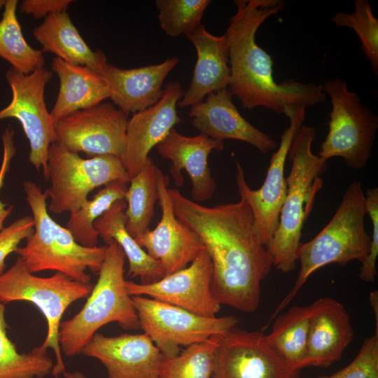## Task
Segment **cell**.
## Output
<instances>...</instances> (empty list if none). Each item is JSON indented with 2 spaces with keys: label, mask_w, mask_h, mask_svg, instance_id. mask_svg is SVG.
I'll return each mask as SVG.
<instances>
[{
  "label": "cell",
  "mask_w": 378,
  "mask_h": 378,
  "mask_svg": "<svg viewBox=\"0 0 378 378\" xmlns=\"http://www.w3.org/2000/svg\"><path fill=\"white\" fill-rule=\"evenodd\" d=\"M176 217L195 232L212 265L211 290L220 304L251 313L259 307L260 286L273 266L248 203L205 206L169 188Z\"/></svg>",
  "instance_id": "6da1fadb"
},
{
  "label": "cell",
  "mask_w": 378,
  "mask_h": 378,
  "mask_svg": "<svg viewBox=\"0 0 378 378\" xmlns=\"http://www.w3.org/2000/svg\"><path fill=\"white\" fill-rule=\"evenodd\" d=\"M235 13L225 34L228 45L230 77L228 90L248 110L265 107L276 114L290 108L313 106L326 94L323 84L293 79L277 83L271 56L255 41L262 24L285 6L282 0H235Z\"/></svg>",
  "instance_id": "7a4b0ae2"
},
{
  "label": "cell",
  "mask_w": 378,
  "mask_h": 378,
  "mask_svg": "<svg viewBox=\"0 0 378 378\" xmlns=\"http://www.w3.org/2000/svg\"><path fill=\"white\" fill-rule=\"evenodd\" d=\"M315 138V128L304 125H302L293 138L288 155L292 164L286 178L287 193L279 226L265 246L272 256L273 266L284 273L290 272L296 267L304 223L323 184L320 176L327 168V161L312 152Z\"/></svg>",
  "instance_id": "3957f363"
},
{
  "label": "cell",
  "mask_w": 378,
  "mask_h": 378,
  "mask_svg": "<svg viewBox=\"0 0 378 378\" xmlns=\"http://www.w3.org/2000/svg\"><path fill=\"white\" fill-rule=\"evenodd\" d=\"M366 214L365 195L361 183L354 181L328 223L311 240L300 244L299 274L293 288L272 313L267 326L317 270L329 264L346 265L352 260L363 262L371 243L370 235L365 227Z\"/></svg>",
  "instance_id": "277c9868"
},
{
  "label": "cell",
  "mask_w": 378,
  "mask_h": 378,
  "mask_svg": "<svg viewBox=\"0 0 378 378\" xmlns=\"http://www.w3.org/2000/svg\"><path fill=\"white\" fill-rule=\"evenodd\" d=\"M26 201L34 220V232L24 246L15 253L31 273L52 270L73 279L90 283L87 270L98 273L106 246L85 247L78 244L71 232L50 216L47 195L31 181L23 183Z\"/></svg>",
  "instance_id": "5b68a950"
},
{
  "label": "cell",
  "mask_w": 378,
  "mask_h": 378,
  "mask_svg": "<svg viewBox=\"0 0 378 378\" xmlns=\"http://www.w3.org/2000/svg\"><path fill=\"white\" fill-rule=\"evenodd\" d=\"M106 246L98 279L87 302L78 314L60 324L59 344L68 357L80 354L97 331L109 323L116 322L127 330L140 328L132 297L126 288L125 253L113 240L107 241Z\"/></svg>",
  "instance_id": "8992f818"
},
{
  "label": "cell",
  "mask_w": 378,
  "mask_h": 378,
  "mask_svg": "<svg viewBox=\"0 0 378 378\" xmlns=\"http://www.w3.org/2000/svg\"><path fill=\"white\" fill-rule=\"evenodd\" d=\"M92 288L91 283L76 281L61 272L49 277L37 276L26 268L20 257L0 274L1 302H29L43 314L48 331L39 347L45 351L49 348L53 349L56 363L51 374L55 377L65 372L58 340L62 315L73 302L88 297Z\"/></svg>",
  "instance_id": "52a82bcc"
},
{
  "label": "cell",
  "mask_w": 378,
  "mask_h": 378,
  "mask_svg": "<svg viewBox=\"0 0 378 378\" xmlns=\"http://www.w3.org/2000/svg\"><path fill=\"white\" fill-rule=\"evenodd\" d=\"M323 90L330 97L332 108L328 132L318 155L325 161L342 158L349 167L363 169L371 156L378 130L377 115L339 78L326 80Z\"/></svg>",
  "instance_id": "ba28073f"
},
{
  "label": "cell",
  "mask_w": 378,
  "mask_h": 378,
  "mask_svg": "<svg viewBox=\"0 0 378 378\" xmlns=\"http://www.w3.org/2000/svg\"><path fill=\"white\" fill-rule=\"evenodd\" d=\"M47 172L51 185L44 192L50 198L48 210L55 214L77 210L98 187L113 181L130 180L119 157L83 158L58 142L49 148Z\"/></svg>",
  "instance_id": "9c48e42d"
},
{
  "label": "cell",
  "mask_w": 378,
  "mask_h": 378,
  "mask_svg": "<svg viewBox=\"0 0 378 378\" xmlns=\"http://www.w3.org/2000/svg\"><path fill=\"white\" fill-rule=\"evenodd\" d=\"M140 328L166 358L181 352V346L223 335L237 323L233 316L207 317L142 295L131 296Z\"/></svg>",
  "instance_id": "30bf717a"
},
{
  "label": "cell",
  "mask_w": 378,
  "mask_h": 378,
  "mask_svg": "<svg viewBox=\"0 0 378 378\" xmlns=\"http://www.w3.org/2000/svg\"><path fill=\"white\" fill-rule=\"evenodd\" d=\"M6 76L12 99L0 110V120L13 118L20 122L29 141V161L38 172L42 169L47 178L48 150L57 141L55 122L44 99L45 88L52 74L43 67L29 74L10 68Z\"/></svg>",
  "instance_id": "8fae6325"
},
{
  "label": "cell",
  "mask_w": 378,
  "mask_h": 378,
  "mask_svg": "<svg viewBox=\"0 0 378 378\" xmlns=\"http://www.w3.org/2000/svg\"><path fill=\"white\" fill-rule=\"evenodd\" d=\"M285 115L290 125L281 136L280 145L272 154L265 181L257 190L251 189L246 180L242 167L236 161V184L240 198L249 205L256 231L265 246L271 240L279 223V216L287 193L284 176L286 158L293 140L302 126L304 108H288Z\"/></svg>",
  "instance_id": "7c38bea8"
},
{
  "label": "cell",
  "mask_w": 378,
  "mask_h": 378,
  "mask_svg": "<svg viewBox=\"0 0 378 378\" xmlns=\"http://www.w3.org/2000/svg\"><path fill=\"white\" fill-rule=\"evenodd\" d=\"M299 371L270 346L263 332L234 327L220 337L212 378H298Z\"/></svg>",
  "instance_id": "4fadbf2b"
},
{
  "label": "cell",
  "mask_w": 378,
  "mask_h": 378,
  "mask_svg": "<svg viewBox=\"0 0 378 378\" xmlns=\"http://www.w3.org/2000/svg\"><path fill=\"white\" fill-rule=\"evenodd\" d=\"M128 116L108 102L77 111L55 123L57 142L88 158L102 155L120 158L125 147Z\"/></svg>",
  "instance_id": "5bb4252c"
},
{
  "label": "cell",
  "mask_w": 378,
  "mask_h": 378,
  "mask_svg": "<svg viewBox=\"0 0 378 378\" xmlns=\"http://www.w3.org/2000/svg\"><path fill=\"white\" fill-rule=\"evenodd\" d=\"M212 265L205 248L186 267L151 284L126 280L130 295H142L167 302L196 314L216 316L220 304L211 290Z\"/></svg>",
  "instance_id": "9a60e30c"
},
{
  "label": "cell",
  "mask_w": 378,
  "mask_h": 378,
  "mask_svg": "<svg viewBox=\"0 0 378 378\" xmlns=\"http://www.w3.org/2000/svg\"><path fill=\"white\" fill-rule=\"evenodd\" d=\"M169 177L158 169L157 185L161 218L153 230H148L135 239L160 262L164 276L186 267L204 249L198 236L176 217L169 194Z\"/></svg>",
  "instance_id": "2e32d148"
},
{
  "label": "cell",
  "mask_w": 378,
  "mask_h": 378,
  "mask_svg": "<svg viewBox=\"0 0 378 378\" xmlns=\"http://www.w3.org/2000/svg\"><path fill=\"white\" fill-rule=\"evenodd\" d=\"M183 94L181 84L171 81L164 88L163 94L156 104L134 113L128 120L120 159L130 178L141 169L151 149L180 122L176 108Z\"/></svg>",
  "instance_id": "e0dca14e"
},
{
  "label": "cell",
  "mask_w": 378,
  "mask_h": 378,
  "mask_svg": "<svg viewBox=\"0 0 378 378\" xmlns=\"http://www.w3.org/2000/svg\"><path fill=\"white\" fill-rule=\"evenodd\" d=\"M81 353L99 360L108 378H159L165 358L146 333H95Z\"/></svg>",
  "instance_id": "ac0fdd59"
},
{
  "label": "cell",
  "mask_w": 378,
  "mask_h": 378,
  "mask_svg": "<svg viewBox=\"0 0 378 378\" xmlns=\"http://www.w3.org/2000/svg\"><path fill=\"white\" fill-rule=\"evenodd\" d=\"M156 148L161 157L172 162L169 172L178 188L183 183V169L192 183V200L199 203L212 198L216 183L209 167L208 157L213 150H223L224 141L202 134L187 136L174 127Z\"/></svg>",
  "instance_id": "d6986e66"
},
{
  "label": "cell",
  "mask_w": 378,
  "mask_h": 378,
  "mask_svg": "<svg viewBox=\"0 0 378 378\" xmlns=\"http://www.w3.org/2000/svg\"><path fill=\"white\" fill-rule=\"evenodd\" d=\"M227 88L208 94L190 106L189 116L194 127L209 138L248 144L262 154L276 149L277 143L270 136L246 120L232 102Z\"/></svg>",
  "instance_id": "ffe728a7"
},
{
  "label": "cell",
  "mask_w": 378,
  "mask_h": 378,
  "mask_svg": "<svg viewBox=\"0 0 378 378\" xmlns=\"http://www.w3.org/2000/svg\"><path fill=\"white\" fill-rule=\"evenodd\" d=\"M311 310L304 368H327L338 361L351 342L354 331L342 303L323 297L309 305Z\"/></svg>",
  "instance_id": "44dd1931"
},
{
  "label": "cell",
  "mask_w": 378,
  "mask_h": 378,
  "mask_svg": "<svg viewBox=\"0 0 378 378\" xmlns=\"http://www.w3.org/2000/svg\"><path fill=\"white\" fill-rule=\"evenodd\" d=\"M172 57L160 64L121 69L107 63L101 72L113 105L127 114L145 110L156 104L164 92L163 83L178 63Z\"/></svg>",
  "instance_id": "7402d4cb"
},
{
  "label": "cell",
  "mask_w": 378,
  "mask_h": 378,
  "mask_svg": "<svg viewBox=\"0 0 378 378\" xmlns=\"http://www.w3.org/2000/svg\"><path fill=\"white\" fill-rule=\"evenodd\" d=\"M197 52L191 83L177 106L186 108L200 102L209 94L228 87L230 70L225 35L215 36L201 24L186 36Z\"/></svg>",
  "instance_id": "603a6c76"
},
{
  "label": "cell",
  "mask_w": 378,
  "mask_h": 378,
  "mask_svg": "<svg viewBox=\"0 0 378 378\" xmlns=\"http://www.w3.org/2000/svg\"><path fill=\"white\" fill-rule=\"evenodd\" d=\"M51 69L59 80L55 103L50 112L55 123L79 110L88 108L109 98V90L102 76L85 66L54 57Z\"/></svg>",
  "instance_id": "cb8c5ba5"
},
{
  "label": "cell",
  "mask_w": 378,
  "mask_h": 378,
  "mask_svg": "<svg viewBox=\"0 0 378 378\" xmlns=\"http://www.w3.org/2000/svg\"><path fill=\"white\" fill-rule=\"evenodd\" d=\"M42 52H49L73 64L101 74L107 64L101 50L93 51L83 40L66 11L50 14L33 30Z\"/></svg>",
  "instance_id": "d4e9b609"
},
{
  "label": "cell",
  "mask_w": 378,
  "mask_h": 378,
  "mask_svg": "<svg viewBox=\"0 0 378 378\" xmlns=\"http://www.w3.org/2000/svg\"><path fill=\"white\" fill-rule=\"evenodd\" d=\"M127 202L118 200L94 223V227L105 243L115 241L128 260L127 276L139 277L141 284H151L164 276L160 262L141 247L126 229L125 211Z\"/></svg>",
  "instance_id": "484cf974"
},
{
  "label": "cell",
  "mask_w": 378,
  "mask_h": 378,
  "mask_svg": "<svg viewBox=\"0 0 378 378\" xmlns=\"http://www.w3.org/2000/svg\"><path fill=\"white\" fill-rule=\"evenodd\" d=\"M311 310L309 306H294L274 318L267 342L293 368H304Z\"/></svg>",
  "instance_id": "4316f807"
},
{
  "label": "cell",
  "mask_w": 378,
  "mask_h": 378,
  "mask_svg": "<svg viewBox=\"0 0 378 378\" xmlns=\"http://www.w3.org/2000/svg\"><path fill=\"white\" fill-rule=\"evenodd\" d=\"M158 169L149 156L139 172L129 182L124 199L127 202L126 229L135 239L149 230L154 216V206L158 200Z\"/></svg>",
  "instance_id": "83f0119b"
},
{
  "label": "cell",
  "mask_w": 378,
  "mask_h": 378,
  "mask_svg": "<svg viewBox=\"0 0 378 378\" xmlns=\"http://www.w3.org/2000/svg\"><path fill=\"white\" fill-rule=\"evenodd\" d=\"M17 0H8L0 21V57L12 68L29 74L43 66L45 59L41 50L30 46L22 34L16 10Z\"/></svg>",
  "instance_id": "f1b7e54d"
},
{
  "label": "cell",
  "mask_w": 378,
  "mask_h": 378,
  "mask_svg": "<svg viewBox=\"0 0 378 378\" xmlns=\"http://www.w3.org/2000/svg\"><path fill=\"white\" fill-rule=\"evenodd\" d=\"M128 183L113 181L106 184L91 200H88L79 209L70 213L66 228L78 244L85 247L97 246L99 233L94 223L114 202L125 199Z\"/></svg>",
  "instance_id": "f546056e"
},
{
  "label": "cell",
  "mask_w": 378,
  "mask_h": 378,
  "mask_svg": "<svg viewBox=\"0 0 378 378\" xmlns=\"http://www.w3.org/2000/svg\"><path fill=\"white\" fill-rule=\"evenodd\" d=\"M5 305L0 302V378H43L52 372V360L39 346L20 354L7 335Z\"/></svg>",
  "instance_id": "4dcf8cb0"
},
{
  "label": "cell",
  "mask_w": 378,
  "mask_h": 378,
  "mask_svg": "<svg viewBox=\"0 0 378 378\" xmlns=\"http://www.w3.org/2000/svg\"><path fill=\"white\" fill-rule=\"evenodd\" d=\"M222 335H214L186 346L173 358H165L159 378H212L215 354Z\"/></svg>",
  "instance_id": "1f68e13d"
},
{
  "label": "cell",
  "mask_w": 378,
  "mask_h": 378,
  "mask_svg": "<svg viewBox=\"0 0 378 378\" xmlns=\"http://www.w3.org/2000/svg\"><path fill=\"white\" fill-rule=\"evenodd\" d=\"M338 27L351 29L357 34L361 49L371 65L374 74L378 75V19L374 15L368 0H356L354 11H340L331 19Z\"/></svg>",
  "instance_id": "d6a6232c"
},
{
  "label": "cell",
  "mask_w": 378,
  "mask_h": 378,
  "mask_svg": "<svg viewBox=\"0 0 378 378\" xmlns=\"http://www.w3.org/2000/svg\"><path fill=\"white\" fill-rule=\"evenodd\" d=\"M210 0H156L160 26L169 36H186L202 23Z\"/></svg>",
  "instance_id": "836d02e7"
},
{
  "label": "cell",
  "mask_w": 378,
  "mask_h": 378,
  "mask_svg": "<svg viewBox=\"0 0 378 378\" xmlns=\"http://www.w3.org/2000/svg\"><path fill=\"white\" fill-rule=\"evenodd\" d=\"M309 378H378V334L367 337L354 360L340 370Z\"/></svg>",
  "instance_id": "e575fe53"
},
{
  "label": "cell",
  "mask_w": 378,
  "mask_h": 378,
  "mask_svg": "<svg viewBox=\"0 0 378 378\" xmlns=\"http://www.w3.org/2000/svg\"><path fill=\"white\" fill-rule=\"evenodd\" d=\"M365 204L367 214L372 221V235L369 253L361 262L359 278L364 282H373L377 276L376 262L378 256V188H372L366 190Z\"/></svg>",
  "instance_id": "d590c367"
},
{
  "label": "cell",
  "mask_w": 378,
  "mask_h": 378,
  "mask_svg": "<svg viewBox=\"0 0 378 378\" xmlns=\"http://www.w3.org/2000/svg\"><path fill=\"white\" fill-rule=\"evenodd\" d=\"M34 232L32 216L18 218L0 231V274L6 268V258L17 251L20 243L28 239Z\"/></svg>",
  "instance_id": "8d00e7d4"
},
{
  "label": "cell",
  "mask_w": 378,
  "mask_h": 378,
  "mask_svg": "<svg viewBox=\"0 0 378 378\" xmlns=\"http://www.w3.org/2000/svg\"><path fill=\"white\" fill-rule=\"evenodd\" d=\"M1 140L3 143V158L0 167V190L4 184L11 160L16 153L14 131L10 127L6 128L2 133ZM13 209V205L6 207V204L0 200V231L4 228V221L9 216Z\"/></svg>",
  "instance_id": "74e56055"
},
{
  "label": "cell",
  "mask_w": 378,
  "mask_h": 378,
  "mask_svg": "<svg viewBox=\"0 0 378 378\" xmlns=\"http://www.w3.org/2000/svg\"><path fill=\"white\" fill-rule=\"evenodd\" d=\"M71 0H24L22 1L20 12L29 14L34 19L47 17L50 14L66 11Z\"/></svg>",
  "instance_id": "f35d334b"
},
{
  "label": "cell",
  "mask_w": 378,
  "mask_h": 378,
  "mask_svg": "<svg viewBox=\"0 0 378 378\" xmlns=\"http://www.w3.org/2000/svg\"><path fill=\"white\" fill-rule=\"evenodd\" d=\"M369 302L376 317V334H378V292L371 291L369 295Z\"/></svg>",
  "instance_id": "ab89813d"
},
{
  "label": "cell",
  "mask_w": 378,
  "mask_h": 378,
  "mask_svg": "<svg viewBox=\"0 0 378 378\" xmlns=\"http://www.w3.org/2000/svg\"><path fill=\"white\" fill-rule=\"evenodd\" d=\"M63 374L64 378H88L82 372L78 370L74 372H64Z\"/></svg>",
  "instance_id": "60d3db41"
},
{
  "label": "cell",
  "mask_w": 378,
  "mask_h": 378,
  "mask_svg": "<svg viewBox=\"0 0 378 378\" xmlns=\"http://www.w3.org/2000/svg\"><path fill=\"white\" fill-rule=\"evenodd\" d=\"M6 4V1L5 0H0V10L4 7V5Z\"/></svg>",
  "instance_id": "b9f144b4"
}]
</instances>
